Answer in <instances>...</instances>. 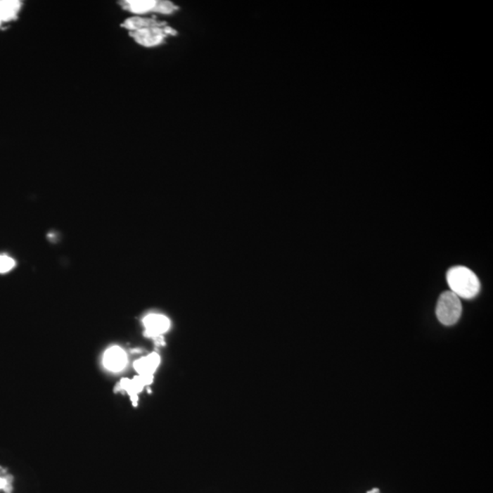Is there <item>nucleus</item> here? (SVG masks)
Segmentation results:
<instances>
[{
  "label": "nucleus",
  "mask_w": 493,
  "mask_h": 493,
  "mask_svg": "<svg viewBox=\"0 0 493 493\" xmlns=\"http://www.w3.org/2000/svg\"><path fill=\"white\" fill-rule=\"evenodd\" d=\"M447 281L450 292L457 295L459 299H473L480 290V283L477 275L471 269L463 266L449 269L447 274Z\"/></svg>",
  "instance_id": "nucleus-1"
},
{
  "label": "nucleus",
  "mask_w": 493,
  "mask_h": 493,
  "mask_svg": "<svg viewBox=\"0 0 493 493\" xmlns=\"http://www.w3.org/2000/svg\"><path fill=\"white\" fill-rule=\"evenodd\" d=\"M118 3L124 11L136 15L148 14L151 12L171 15L179 9L173 2L167 0H122Z\"/></svg>",
  "instance_id": "nucleus-2"
},
{
  "label": "nucleus",
  "mask_w": 493,
  "mask_h": 493,
  "mask_svg": "<svg viewBox=\"0 0 493 493\" xmlns=\"http://www.w3.org/2000/svg\"><path fill=\"white\" fill-rule=\"evenodd\" d=\"M461 299L450 290L443 293L437 303L436 314L443 326H450L457 323L461 316Z\"/></svg>",
  "instance_id": "nucleus-3"
},
{
  "label": "nucleus",
  "mask_w": 493,
  "mask_h": 493,
  "mask_svg": "<svg viewBox=\"0 0 493 493\" xmlns=\"http://www.w3.org/2000/svg\"><path fill=\"white\" fill-rule=\"evenodd\" d=\"M131 38L143 47L153 48L163 44L168 36H176L177 32L168 25L146 27L129 32Z\"/></svg>",
  "instance_id": "nucleus-4"
},
{
  "label": "nucleus",
  "mask_w": 493,
  "mask_h": 493,
  "mask_svg": "<svg viewBox=\"0 0 493 493\" xmlns=\"http://www.w3.org/2000/svg\"><path fill=\"white\" fill-rule=\"evenodd\" d=\"M154 379L146 378L137 375L133 378H124L116 385L115 391L125 392L130 397L134 406L139 403V396L143 388L152 384Z\"/></svg>",
  "instance_id": "nucleus-5"
},
{
  "label": "nucleus",
  "mask_w": 493,
  "mask_h": 493,
  "mask_svg": "<svg viewBox=\"0 0 493 493\" xmlns=\"http://www.w3.org/2000/svg\"><path fill=\"white\" fill-rule=\"evenodd\" d=\"M146 335L148 338H159L170 328V321L162 314H149L143 319Z\"/></svg>",
  "instance_id": "nucleus-6"
},
{
  "label": "nucleus",
  "mask_w": 493,
  "mask_h": 493,
  "mask_svg": "<svg viewBox=\"0 0 493 493\" xmlns=\"http://www.w3.org/2000/svg\"><path fill=\"white\" fill-rule=\"evenodd\" d=\"M103 366L108 371L120 372L127 364V355L124 349L119 346H113L104 353Z\"/></svg>",
  "instance_id": "nucleus-7"
},
{
  "label": "nucleus",
  "mask_w": 493,
  "mask_h": 493,
  "mask_svg": "<svg viewBox=\"0 0 493 493\" xmlns=\"http://www.w3.org/2000/svg\"><path fill=\"white\" fill-rule=\"evenodd\" d=\"M160 357L158 354L152 353L136 360L134 364V369L139 376L154 379L155 373L160 364Z\"/></svg>",
  "instance_id": "nucleus-8"
},
{
  "label": "nucleus",
  "mask_w": 493,
  "mask_h": 493,
  "mask_svg": "<svg viewBox=\"0 0 493 493\" xmlns=\"http://www.w3.org/2000/svg\"><path fill=\"white\" fill-rule=\"evenodd\" d=\"M23 6L18 0H0V27L17 20Z\"/></svg>",
  "instance_id": "nucleus-9"
},
{
  "label": "nucleus",
  "mask_w": 493,
  "mask_h": 493,
  "mask_svg": "<svg viewBox=\"0 0 493 493\" xmlns=\"http://www.w3.org/2000/svg\"><path fill=\"white\" fill-rule=\"evenodd\" d=\"M165 25H167L165 21L156 20L155 18H142L139 16L127 18L121 24V27L127 30L129 32L146 29V27Z\"/></svg>",
  "instance_id": "nucleus-10"
},
{
  "label": "nucleus",
  "mask_w": 493,
  "mask_h": 493,
  "mask_svg": "<svg viewBox=\"0 0 493 493\" xmlns=\"http://www.w3.org/2000/svg\"><path fill=\"white\" fill-rule=\"evenodd\" d=\"M16 480L11 470L0 465V493H15Z\"/></svg>",
  "instance_id": "nucleus-11"
},
{
  "label": "nucleus",
  "mask_w": 493,
  "mask_h": 493,
  "mask_svg": "<svg viewBox=\"0 0 493 493\" xmlns=\"http://www.w3.org/2000/svg\"><path fill=\"white\" fill-rule=\"evenodd\" d=\"M16 263L11 257L0 255V274H7L15 267Z\"/></svg>",
  "instance_id": "nucleus-12"
},
{
  "label": "nucleus",
  "mask_w": 493,
  "mask_h": 493,
  "mask_svg": "<svg viewBox=\"0 0 493 493\" xmlns=\"http://www.w3.org/2000/svg\"><path fill=\"white\" fill-rule=\"evenodd\" d=\"M367 493H380V492H379L378 489H372V491H370Z\"/></svg>",
  "instance_id": "nucleus-13"
}]
</instances>
